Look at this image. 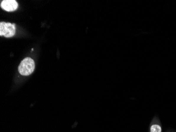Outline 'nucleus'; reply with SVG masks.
Masks as SVG:
<instances>
[{
	"mask_svg": "<svg viewBox=\"0 0 176 132\" xmlns=\"http://www.w3.org/2000/svg\"><path fill=\"white\" fill-rule=\"evenodd\" d=\"M35 64L33 59L30 57L25 58L22 60L18 67L19 73L22 76H29L34 71Z\"/></svg>",
	"mask_w": 176,
	"mask_h": 132,
	"instance_id": "1",
	"label": "nucleus"
},
{
	"mask_svg": "<svg viewBox=\"0 0 176 132\" xmlns=\"http://www.w3.org/2000/svg\"><path fill=\"white\" fill-rule=\"evenodd\" d=\"M15 33V25L8 22L0 23V36L7 38L12 37Z\"/></svg>",
	"mask_w": 176,
	"mask_h": 132,
	"instance_id": "2",
	"label": "nucleus"
},
{
	"mask_svg": "<svg viewBox=\"0 0 176 132\" xmlns=\"http://www.w3.org/2000/svg\"><path fill=\"white\" fill-rule=\"evenodd\" d=\"M1 7L3 10L10 12L17 10L18 4L15 0H4L1 2Z\"/></svg>",
	"mask_w": 176,
	"mask_h": 132,
	"instance_id": "3",
	"label": "nucleus"
},
{
	"mask_svg": "<svg viewBox=\"0 0 176 132\" xmlns=\"http://www.w3.org/2000/svg\"><path fill=\"white\" fill-rule=\"evenodd\" d=\"M151 132H162V128L159 125H152L151 128H150Z\"/></svg>",
	"mask_w": 176,
	"mask_h": 132,
	"instance_id": "4",
	"label": "nucleus"
}]
</instances>
